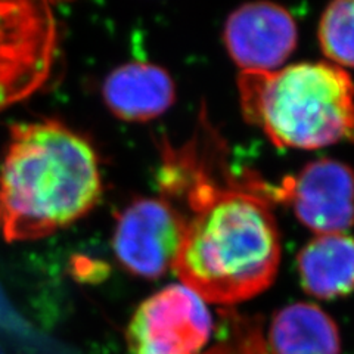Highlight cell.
I'll use <instances>...</instances> for the list:
<instances>
[{"instance_id":"8992f818","label":"cell","mask_w":354,"mask_h":354,"mask_svg":"<svg viewBox=\"0 0 354 354\" xmlns=\"http://www.w3.org/2000/svg\"><path fill=\"white\" fill-rule=\"evenodd\" d=\"M261 191L269 201L290 205L298 221L317 235L342 234L354 225V170L341 161L308 162L278 186L261 182Z\"/></svg>"},{"instance_id":"7a4b0ae2","label":"cell","mask_w":354,"mask_h":354,"mask_svg":"<svg viewBox=\"0 0 354 354\" xmlns=\"http://www.w3.org/2000/svg\"><path fill=\"white\" fill-rule=\"evenodd\" d=\"M97 155L61 121L10 127L0 167V234L8 242L50 236L92 212L101 199Z\"/></svg>"},{"instance_id":"8fae6325","label":"cell","mask_w":354,"mask_h":354,"mask_svg":"<svg viewBox=\"0 0 354 354\" xmlns=\"http://www.w3.org/2000/svg\"><path fill=\"white\" fill-rule=\"evenodd\" d=\"M268 350L269 354H339V330L319 306L290 304L272 319Z\"/></svg>"},{"instance_id":"30bf717a","label":"cell","mask_w":354,"mask_h":354,"mask_svg":"<svg viewBox=\"0 0 354 354\" xmlns=\"http://www.w3.org/2000/svg\"><path fill=\"white\" fill-rule=\"evenodd\" d=\"M303 290L319 300H335L354 291V238L317 235L297 257Z\"/></svg>"},{"instance_id":"7c38bea8","label":"cell","mask_w":354,"mask_h":354,"mask_svg":"<svg viewBox=\"0 0 354 354\" xmlns=\"http://www.w3.org/2000/svg\"><path fill=\"white\" fill-rule=\"evenodd\" d=\"M319 44L325 57L339 68H354V0L328 5L319 21Z\"/></svg>"},{"instance_id":"3957f363","label":"cell","mask_w":354,"mask_h":354,"mask_svg":"<svg viewBox=\"0 0 354 354\" xmlns=\"http://www.w3.org/2000/svg\"><path fill=\"white\" fill-rule=\"evenodd\" d=\"M241 111L273 145L320 149L354 140V82L329 62L241 71Z\"/></svg>"},{"instance_id":"52a82bcc","label":"cell","mask_w":354,"mask_h":354,"mask_svg":"<svg viewBox=\"0 0 354 354\" xmlns=\"http://www.w3.org/2000/svg\"><path fill=\"white\" fill-rule=\"evenodd\" d=\"M223 39L229 57L241 71H273L295 50L298 30L283 6L251 2L227 17Z\"/></svg>"},{"instance_id":"277c9868","label":"cell","mask_w":354,"mask_h":354,"mask_svg":"<svg viewBox=\"0 0 354 354\" xmlns=\"http://www.w3.org/2000/svg\"><path fill=\"white\" fill-rule=\"evenodd\" d=\"M212 334L207 303L183 283H173L136 308L126 337L131 354H201Z\"/></svg>"},{"instance_id":"6da1fadb","label":"cell","mask_w":354,"mask_h":354,"mask_svg":"<svg viewBox=\"0 0 354 354\" xmlns=\"http://www.w3.org/2000/svg\"><path fill=\"white\" fill-rule=\"evenodd\" d=\"M216 153L199 129L177 149L164 142L158 182L161 196L187 209L171 270L205 303L229 307L273 283L282 247L261 180L217 169Z\"/></svg>"},{"instance_id":"4fadbf2b","label":"cell","mask_w":354,"mask_h":354,"mask_svg":"<svg viewBox=\"0 0 354 354\" xmlns=\"http://www.w3.org/2000/svg\"><path fill=\"white\" fill-rule=\"evenodd\" d=\"M36 92L37 88L31 84L14 79V77L0 74V113L18 102L26 101Z\"/></svg>"},{"instance_id":"9c48e42d","label":"cell","mask_w":354,"mask_h":354,"mask_svg":"<svg viewBox=\"0 0 354 354\" xmlns=\"http://www.w3.org/2000/svg\"><path fill=\"white\" fill-rule=\"evenodd\" d=\"M106 108L129 123H147L173 106L176 86L167 70L157 64L131 61L111 71L102 84Z\"/></svg>"},{"instance_id":"ba28073f","label":"cell","mask_w":354,"mask_h":354,"mask_svg":"<svg viewBox=\"0 0 354 354\" xmlns=\"http://www.w3.org/2000/svg\"><path fill=\"white\" fill-rule=\"evenodd\" d=\"M58 22L43 2H0V73L48 83L58 59Z\"/></svg>"},{"instance_id":"5b68a950","label":"cell","mask_w":354,"mask_h":354,"mask_svg":"<svg viewBox=\"0 0 354 354\" xmlns=\"http://www.w3.org/2000/svg\"><path fill=\"white\" fill-rule=\"evenodd\" d=\"M185 216L164 196L139 198L117 216L113 250L130 273L158 279L173 269L185 234Z\"/></svg>"}]
</instances>
